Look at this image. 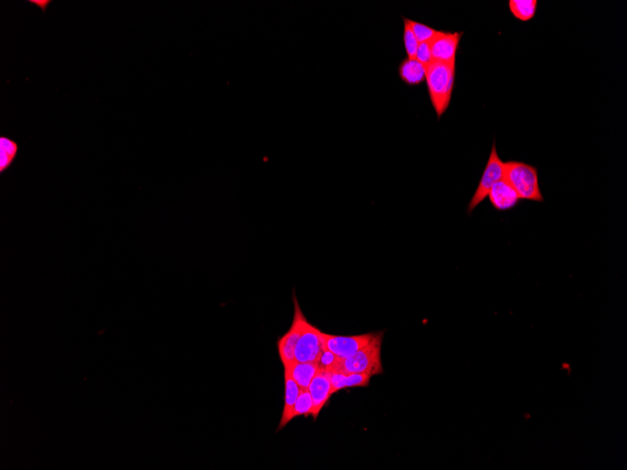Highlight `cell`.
Segmentation results:
<instances>
[{
    "mask_svg": "<svg viewBox=\"0 0 627 470\" xmlns=\"http://www.w3.org/2000/svg\"><path fill=\"white\" fill-rule=\"evenodd\" d=\"M456 79V63L432 62L426 68V81L430 101L438 118L451 104Z\"/></svg>",
    "mask_w": 627,
    "mask_h": 470,
    "instance_id": "cell-1",
    "label": "cell"
},
{
    "mask_svg": "<svg viewBox=\"0 0 627 470\" xmlns=\"http://www.w3.org/2000/svg\"><path fill=\"white\" fill-rule=\"evenodd\" d=\"M384 333H376L374 338L357 352L340 359L337 369L332 373L342 374H366L373 375L384 373L382 364V345Z\"/></svg>",
    "mask_w": 627,
    "mask_h": 470,
    "instance_id": "cell-2",
    "label": "cell"
},
{
    "mask_svg": "<svg viewBox=\"0 0 627 470\" xmlns=\"http://www.w3.org/2000/svg\"><path fill=\"white\" fill-rule=\"evenodd\" d=\"M504 179L514 188L521 200L540 203L545 201L541 192L537 167L520 161L504 163Z\"/></svg>",
    "mask_w": 627,
    "mask_h": 470,
    "instance_id": "cell-3",
    "label": "cell"
},
{
    "mask_svg": "<svg viewBox=\"0 0 627 470\" xmlns=\"http://www.w3.org/2000/svg\"><path fill=\"white\" fill-rule=\"evenodd\" d=\"M504 178V162L499 158L495 141L491 148L490 158L485 165L482 178L480 179L478 187L474 192L470 203L468 205L467 212L468 214H473L474 209L487 198L491 188Z\"/></svg>",
    "mask_w": 627,
    "mask_h": 470,
    "instance_id": "cell-4",
    "label": "cell"
},
{
    "mask_svg": "<svg viewBox=\"0 0 627 470\" xmlns=\"http://www.w3.org/2000/svg\"><path fill=\"white\" fill-rule=\"evenodd\" d=\"M294 300V317L292 324H291L290 330L285 333L284 336L277 341V347L280 359H281L283 366H288L295 361V350L299 337H301L302 331H304L305 323L308 322L306 317L302 314L301 307L299 305L298 300L295 295L293 297Z\"/></svg>",
    "mask_w": 627,
    "mask_h": 470,
    "instance_id": "cell-5",
    "label": "cell"
},
{
    "mask_svg": "<svg viewBox=\"0 0 627 470\" xmlns=\"http://www.w3.org/2000/svg\"><path fill=\"white\" fill-rule=\"evenodd\" d=\"M324 350L323 331L307 322L297 344L295 361L317 362Z\"/></svg>",
    "mask_w": 627,
    "mask_h": 470,
    "instance_id": "cell-6",
    "label": "cell"
},
{
    "mask_svg": "<svg viewBox=\"0 0 627 470\" xmlns=\"http://www.w3.org/2000/svg\"><path fill=\"white\" fill-rule=\"evenodd\" d=\"M376 336V333H369L354 336H338L323 333L324 347L335 354L338 358L344 359L352 355L360 348L368 345Z\"/></svg>",
    "mask_w": 627,
    "mask_h": 470,
    "instance_id": "cell-7",
    "label": "cell"
},
{
    "mask_svg": "<svg viewBox=\"0 0 627 470\" xmlns=\"http://www.w3.org/2000/svg\"><path fill=\"white\" fill-rule=\"evenodd\" d=\"M462 36L463 32L438 33L430 41L433 62L456 63L457 50Z\"/></svg>",
    "mask_w": 627,
    "mask_h": 470,
    "instance_id": "cell-8",
    "label": "cell"
},
{
    "mask_svg": "<svg viewBox=\"0 0 627 470\" xmlns=\"http://www.w3.org/2000/svg\"><path fill=\"white\" fill-rule=\"evenodd\" d=\"M311 396L313 400L312 416L314 420L317 419L321 409L328 403L330 398L334 394L332 392L331 372L320 371L311 381L309 388Z\"/></svg>",
    "mask_w": 627,
    "mask_h": 470,
    "instance_id": "cell-9",
    "label": "cell"
},
{
    "mask_svg": "<svg viewBox=\"0 0 627 470\" xmlns=\"http://www.w3.org/2000/svg\"><path fill=\"white\" fill-rule=\"evenodd\" d=\"M487 198L494 209L498 212L511 211L521 200L514 188L504 179L491 188Z\"/></svg>",
    "mask_w": 627,
    "mask_h": 470,
    "instance_id": "cell-10",
    "label": "cell"
},
{
    "mask_svg": "<svg viewBox=\"0 0 627 470\" xmlns=\"http://www.w3.org/2000/svg\"><path fill=\"white\" fill-rule=\"evenodd\" d=\"M285 406L284 409H283L281 421H280L277 431H280L287 427L288 422L292 420L294 406H295L299 392H301V388L291 377L290 373L288 372V369H285Z\"/></svg>",
    "mask_w": 627,
    "mask_h": 470,
    "instance_id": "cell-11",
    "label": "cell"
},
{
    "mask_svg": "<svg viewBox=\"0 0 627 470\" xmlns=\"http://www.w3.org/2000/svg\"><path fill=\"white\" fill-rule=\"evenodd\" d=\"M426 66L421 64L418 60L407 59L402 60L398 67V74L402 82L416 87L426 81Z\"/></svg>",
    "mask_w": 627,
    "mask_h": 470,
    "instance_id": "cell-12",
    "label": "cell"
},
{
    "mask_svg": "<svg viewBox=\"0 0 627 470\" xmlns=\"http://www.w3.org/2000/svg\"><path fill=\"white\" fill-rule=\"evenodd\" d=\"M284 369L288 370L291 377L301 389L309 388L311 381L320 371L317 362H298L296 361L288 366H284Z\"/></svg>",
    "mask_w": 627,
    "mask_h": 470,
    "instance_id": "cell-13",
    "label": "cell"
},
{
    "mask_svg": "<svg viewBox=\"0 0 627 470\" xmlns=\"http://www.w3.org/2000/svg\"><path fill=\"white\" fill-rule=\"evenodd\" d=\"M370 375L366 374H342V373H331L332 392L343 389L355 388V387H368L370 383Z\"/></svg>",
    "mask_w": 627,
    "mask_h": 470,
    "instance_id": "cell-14",
    "label": "cell"
},
{
    "mask_svg": "<svg viewBox=\"0 0 627 470\" xmlns=\"http://www.w3.org/2000/svg\"><path fill=\"white\" fill-rule=\"evenodd\" d=\"M19 144L7 137H0V173L4 174L15 163L18 157Z\"/></svg>",
    "mask_w": 627,
    "mask_h": 470,
    "instance_id": "cell-15",
    "label": "cell"
},
{
    "mask_svg": "<svg viewBox=\"0 0 627 470\" xmlns=\"http://www.w3.org/2000/svg\"><path fill=\"white\" fill-rule=\"evenodd\" d=\"M510 12L518 20L528 22L532 20L537 13V0H510Z\"/></svg>",
    "mask_w": 627,
    "mask_h": 470,
    "instance_id": "cell-16",
    "label": "cell"
},
{
    "mask_svg": "<svg viewBox=\"0 0 627 470\" xmlns=\"http://www.w3.org/2000/svg\"><path fill=\"white\" fill-rule=\"evenodd\" d=\"M313 412V400L309 389H301L298 399H297L295 406H294L292 412V420L294 417L299 416L308 417L312 415Z\"/></svg>",
    "mask_w": 627,
    "mask_h": 470,
    "instance_id": "cell-17",
    "label": "cell"
},
{
    "mask_svg": "<svg viewBox=\"0 0 627 470\" xmlns=\"http://www.w3.org/2000/svg\"><path fill=\"white\" fill-rule=\"evenodd\" d=\"M407 20L419 43H430L440 32L426 26V25L419 23V22L412 21L407 18Z\"/></svg>",
    "mask_w": 627,
    "mask_h": 470,
    "instance_id": "cell-18",
    "label": "cell"
},
{
    "mask_svg": "<svg viewBox=\"0 0 627 470\" xmlns=\"http://www.w3.org/2000/svg\"><path fill=\"white\" fill-rule=\"evenodd\" d=\"M403 22V40L407 59L416 60V53H417L418 46L420 43H419L417 39H416L415 37L414 33H413L412 29H410V25L409 23H407V18H404Z\"/></svg>",
    "mask_w": 627,
    "mask_h": 470,
    "instance_id": "cell-19",
    "label": "cell"
},
{
    "mask_svg": "<svg viewBox=\"0 0 627 470\" xmlns=\"http://www.w3.org/2000/svg\"><path fill=\"white\" fill-rule=\"evenodd\" d=\"M339 359L340 358H338V357L335 355V354L331 352V351L324 350L317 361L318 370L331 373L335 372V369H337L338 362H339Z\"/></svg>",
    "mask_w": 627,
    "mask_h": 470,
    "instance_id": "cell-20",
    "label": "cell"
},
{
    "mask_svg": "<svg viewBox=\"0 0 627 470\" xmlns=\"http://www.w3.org/2000/svg\"><path fill=\"white\" fill-rule=\"evenodd\" d=\"M416 60H418L424 66L429 65L433 62L430 43H422L419 44Z\"/></svg>",
    "mask_w": 627,
    "mask_h": 470,
    "instance_id": "cell-21",
    "label": "cell"
},
{
    "mask_svg": "<svg viewBox=\"0 0 627 470\" xmlns=\"http://www.w3.org/2000/svg\"><path fill=\"white\" fill-rule=\"evenodd\" d=\"M29 4L40 8L44 15L48 9L50 4H52V0H29Z\"/></svg>",
    "mask_w": 627,
    "mask_h": 470,
    "instance_id": "cell-22",
    "label": "cell"
}]
</instances>
